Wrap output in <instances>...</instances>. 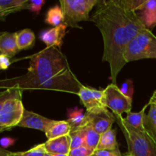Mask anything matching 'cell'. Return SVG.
<instances>
[{
	"instance_id": "cell-28",
	"label": "cell",
	"mask_w": 156,
	"mask_h": 156,
	"mask_svg": "<svg viewBox=\"0 0 156 156\" xmlns=\"http://www.w3.org/2000/svg\"><path fill=\"white\" fill-rule=\"evenodd\" d=\"M94 151L84 146L76 148L70 150L68 156H91Z\"/></svg>"
},
{
	"instance_id": "cell-4",
	"label": "cell",
	"mask_w": 156,
	"mask_h": 156,
	"mask_svg": "<svg viewBox=\"0 0 156 156\" xmlns=\"http://www.w3.org/2000/svg\"><path fill=\"white\" fill-rule=\"evenodd\" d=\"M126 62L156 59V36L149 29L142 30L129 42L123 54Z\"/></svg>"
},
{
	"instance_id": "cell-20",
	"label": "cell",
	"mask_w": 156,
	"mask_h": 156,
	"mask_svg": "<svg viewBox=\"0 0 156 156\" xmlns=\"http://www.w3.org/2000/svg\"><path fill=\"white\" fill-rule=\"evenodd\" d=\"M67 121L71 126V130L83 128L88 125L85 113L84 114L82 110H72L69 112V118Z\"/></svg>"
},
{
	"instance_id": "cell-21",
	"label": "cell",
	"mask_w": 156,
	"mask_h": 156,
	"mask_svg": "<svg viewBox=\"0 0 156 156\" xmlns=\"http://www.w3.org/2000/svg\"><path fill=\"white\" fill-rule=\"evenodd\" d=\"M45 22L54 27H57L63 24L64 15L61 7L56 5L53 8H50L47 12Z\"/></svg>"
},
{
	"instance_id": "cell-6",
	"label": "cell",
	"mask_w": 156,
	"mask_h": 156,
	"mask_svg": "<svg viewBox=\"0 0 156 156\" xmlns=\"http://www.w3.org/2000/svg\"><path fill=\"white\" fill-rule=\"evenodd\" d=\"M22 92L8 99L0 111V131L18 126L25 108L21 101Z\"/></svg>"
},
{
	"instance_id": "cell-35",
	"label": "cell",
	"mask_w": 156,
	"mask_h": 156,
	"mask_svg": "<svg viewBox=\"0 0 156 156\" xmlns=\"http://www.w3.org/2000/svg\"><path fill=\"white\" fill-rule=\"evenodd\" d=\"M149 101L152 102V103L155 104V105H156V92H155V91L153 93V94H152V97H151V98H150V100H149Z\"/></svg>"
},
{
	"instance_id": "cell-41",
	"label": "cell",
	"mask_w": 156,
	"mask_h": 156,
	"mask_svg": "<svg viewBox=\"0 0 156 156\" xmlns=\"http://www.w3.org/2000/svg\"><path fill=\"white\" fill-rule=\"evenodd\" d=\"M155 92H156V91H155Z\"/></svg>"
},
{
	"instance_id": "cell-5",
	"label": "cell",
	"mask_w": 156,
	"mask_h": 156,
	"mask_svg": "<svg viewBox=\"0 0 156 156\" xmlns=\"http://www.w3.org/2000/svg\"><path fill=\"white\" fill-rule=\"evenodd\" d=\"M99 0H60L59 4L64 15V24L80 27L79 21H91L89 14Z\"/></svg>"
},
{
	"instance_id": "cell-16",
	"label": "cell",
	"mask_w": 156,
	"mask_h": 156,
	"mask_svg": "<svg viewBox=\"0 0 156 156\" xmlns=\"http://www.w3.org/2000/svg\"><path fill=\"white\" fill-rule=\"evenodd\" d=\"M71 132V126L69 124L67 120H60L54 122L53 125L49 128L48 130L45 133L46 136L48 140L58 138L69 135Z\"/></svg>"
},
{
	"instance_id": "cell-22",
	"label": "cell",
	"mask_w": 156,
	"mask_h": 156,
	"mask_svg": "<svg viewBox=\"0 0 156 156\" xmlns=\"http://www.w3.org/2000/svg\"><path fill=\"white\" fill-rule=\"evenodd\" d=\"M150 106L149 112L145 115L144 126L145 129L156 137V105L149 101Z\"/></svg>"
},
{
	"instance_id": "cell-33",
	"label": "cell",
	"mask_w": 156,
	"mask_h": 156,
	"mask_svg": "<svg viewBox=\"0 0 156 156\" xmlns=\"http://www.w3.org/2000/svg\"><path fill=\"white\" fill-rule=\"evenodd\" d=\"M15 140L14 139L10 138V137H3L0 140V145L2 149H5V148H8L12 146L15 143Z\"/></svg>"
},
{
	"instance_id": "cell-1",
	"label": "cell",
	"mask_w": 156,
	"mask_h": 156,
	"mask_svg": "<svg viewBox=\"0 0 156 156\" xmlns=\"http://www.w3.org/2000/svg\"><path fill=\"white\" fill-rule=\"evenodd\" d=\"M91 21L100 30L104 41L102 60L108 62L112 83L126 64L123 54L131 41L146 28L138 14L124 0H99Z\"/></svg>"
},
{
	"instance_id": "cell-23",
	"label": "cell",
	"mask_w": 156,
	"mask_h": 156,
	"mask_svg": "<svg viewBox=\"0 0 156 156\" xmlns=\"http://www.w3.org/2000/svg\"><path fill=\"white\" fill-rule=\"evenodd\" d=\"M100 136L101 134L94 130L91 126L87 125L85 128V138H84L85 147L93 151L95 150L98 144Z\"/></svg>"
},
{
	"instance_id": "cell-12",
	"label": "cell",
	"mask_w": 156,
	"mask_h": 156,
	"mask_svg": "<svg viewBox=\"0 0 156 156\" xmlns=\"http://www.w3.org/2000/svg\"><path fill=\"white\" fill-rule=\"evenodd\" d=\"M46 152L49 154H66L71 150V139L69 135L48 140L44 143Z\"/></svg>"
},
{
	"instance_id": "cell-43",
	"label": "cell",
	"mask_w": 156,
	"mask_h": 156,
	"mask_svg": "<svg viewBox=\"0 0 156 156\" xmlns=\"http://www.w3.org/2000/svg\"><path fill=\"white\" fill-rule=\"evenodd\" d=\"M0 34H1V33H0Z\"/></svg>"
},
{
	"instance_id": "cell-31",
	"label": "cell",
	"mask_w": 156,
	"mask_h": 156,
	"mask_svg": "<svg viewBox=\"0 0 156 156\" xmlns=\"http://www.w3.org/2000/svg\"><path fill=\"white\" fill-rule=\"evenodd\" d=\"M146 0H124L125 4L129 9L136 12L143 5Z\"/></svg>"
},
{
	"instance_id": "cell-38",
	"label": "cell",
	"mask_w": 156,
	"mask_h": 156,
	"mask_svg": "<svg viewBox=\"0 0 156 156\" xmlns=\"http://www.w3.org/2000/svg\"><path fill=\"white\" fill-rule=\"evenodd\" d=\"M2 19H3V18H2V17H1V15H0V20H2Z\"/></svg>"
},
{
	"instance_id": "cell-37",
	"label": "cell",
	"mask_w": 156,
	"mask_h": 156,
	"mask_svg": "<svg viewBox=\"0 0 156 156\" xmlns=\"http://www.w3.org/2000/svg\"><path fill=\"white\" fill-rule=\"evenodd\" d=\"M44 156H51V155H50V154H49V153H47H47H46V155Z\"/></svg>"
},
{
	"instance_id": "cell-17",
	"label": "cell",
	"mask_w": 156,
	"mask_h": 156,
	"mask_svg": "<svg viewBox=\"0 0 156 156\" xmlns=\"http://www.w3.org/2000/svg\"><path fill=\"white\" fill-rule=\"evenodd\" d=\"M118 148L117 142L116 129L111 128L109 130L101 134L100 140L95 150H105V149H115Z\"/></svg>"
},
{
	"instance_id": "cell-7",
	"label": "cell",
	"mask_w": 156,
	"mask_h": 156,
	"mask_svg": "<svg viewBox=\"0 0 156 156\" xmlns=\"http://www.w3.org/2000/svg\"><path fill=\"white\" fill-rule=\"evenodd\" d=\"M103 91L104 106L111 109L116 117H122L123 113L127 114L131 112L132 98L125 96L117 84H110Z\"/></svg>"
},
{
	"instance_id": "cell-15",
	"label": "cell",
	"mask_w": 156,
	"mask_h": 156,
	"mask_svg": "<svg viewBox=\"0 0 156 156\" xmlns=\"http://www.w3.org/2000/svg\"><path fill=\"white\" fill-rule=\"evenodd\" d=\"M28 0H0V15L4 19L5 17L12 13L27 9Z\"/></svg>"
},
{
	"instance_id": "cell-18",
	"label": "cell",
	"mask_w": 156,
	"mask_h": 156,
	"mask_svg": "<svg viewBox=\"0 0 156 156\" xmlns=\"http://www.w3.org/2000/svg\"><path fill=\"white\" fill-rule=\"evenodd\" d=\"M35 35L30 29H24L17 32V44L19 50H27L34 45Z\"/></svg>"
},
{
	"instance_id": "cell-29",
	"label": "cell",
	"mask_w": 156,
	"mask_h": 156,
	"mask_svg": "<svg viewBox=\"0 0 156 156\" xmlns=\"http://www.w3.org/2000/svg\"><path fill=\"white\" fill-rule=\"evenodd\" d=\"M120 89L125 96L129 98H132L134 91L133 82L130 79H127L126 82H123Z\"/></svg>"
},
{
	"instance_id": "cell-11",
	"label": "cell",
	"mask_w": 156,
	"mask_h": 156,
	"mask_svg": "<svg viewBox=\"0 0 156 156\" xmlns=\"http://www.w3.org/2000/svg\"><path fill=\"white\" fill-rule=\"evenodd\" d=\"M67 27L68 25L63 23L57 27L44 30L40 35V39L46 44L47 47H61Z\"/></svg>"
},
{
	"instance_id": "cell-34",
	"label": "cell",
	"mask_w": 156,
	"mask_h": 156,
	"mask_svg": "<svg viewBox=\"0 0 156 156\" xmlns=\"http://www.w3.org/2000/svg\"><path fill=\"white\" fill-rule=\"evenodd\" d=\"M10 152L9 151H6L5 149H2V147H0V156H11Z\"/></svg>"
},
{
	"instance_id": "cell-9",
	"label": "cell",
	"mask_w": 156,
	"mask_h": 156,
	"mask_svg": "<svg viewBox=\"0 0 156 156\" xmlns=\"http://www.w3.org/2000/svg\"><path fill=\"white\" fill-rule=\"evenodd\" d=\"M55 121L56 120L46 118L40 114L25 109L22 119L17 126L37 129V130L46 133L48 130L49 128L54 123Z\"/></svg>"
},
{
	"instance_id": "cell-8",
	"label": "cell",
	"mask_w": 156,
	"mask_h": 156,
	"mask_svg": "<svg viewBox=\"0 0 156 156\" xmlns=\"http://www.w3.org/2000/svg\"><path fill=\"white\" fill-rule=\"evenodd\" d=\"M87 123L91 126L99 134L104 133L112 127V125L116 122V117L113 113H111L108 108H97L95 110L85 112Z\"/></svg>"
},
{
	"instance_id": "cell-25",
	"label": "cell",
	"mask_w": 156,
	"mask_h": 156,
	"mask_svg": "<svg viewBox=\"0 0 156 156\" xmlns=\"http://www.w3.org/2000/svg\"><path fill=\"white\" fill-rule=\"evenodd\" d=\"M47 153L46 149L44 148V143L43 144L37 145L34 146L32 149L25 152H10L11 156H44Z\"/></svg>"
},
{
	"instance_id": "cell-19",
	"label": "cell",
	"mask_w": 156,
	"mask_h": 156,
	"mask_svg": "<svg viewBox=\"0 0 156 156\" xmlns=\"http://www.w3.org/2000/svg\"><path fill=\"white\" fill-rule=\"evenodd\" d=\"M149 106V103L146 105H145L144 108L142 109L141 111L138 113H133L130 112L126 114V117H125L124 120L129 125L133 126V128L140 130H143L145 129L144 126V119H145V111L147 107Z\"/></svg>"
},
{
	"instance_id": "cell-30",
	"label": "cell",
	"mask_w": 156,
	"mask_h": 156,
	"mask_svg": "<svg viewBox=\"0 0 156 156\" xmlns=\"http://www.w3.org/2000/svg\"><path fill=\"white\" fill-rule=\"evenodd\" d=\"M91 156H122L119 148L115 149H105V150H94Z\"/></svg>"
},
{
	"instance_id": "cell-26",
	"label": "cell",
	"mask_w": 156,
	"mask_h": 156,
	"mask_svg": "<svg viewBox=\"0 0 156 156\" xmlns=\"http://www.w3.org/2000/svg\"><path fill=\"white\" fill-rule=\"evenodd\" d=\"M20 92H23V91L18 88H7V89H3L0 91V111L8 99L16 95Z\"/></svg>"
},
{
	"instance_id": "cell-42",
	"label": "cell",
	"mask_w": 156,
	"mask_h": 156,
	"mask_svg": "<svg viewBox=\"0 0 156 156\" xmlns=\"http://www.w3.org/2000/svg\"><path fill=\"white\" fill-rule=\"evenodd\" d=\"M0 132H1V131H0Z\"/></svg>"
},
{
	"instance_id": "cell-40",
	"label": "cell",
	"mask_w": 156,
	"mask_h": 156,
	"mask_svg": "<svg viewBox=\"0 0 156 156\" xmlns=\"http://www.w3.org/2000/svg\"><path fill=\"white\" fill-rule=\"evenodd\" d=\"M0 54H1V53H0Z\"/></svg>"
},
{
	"instance_id": "cell-27",
	"label": "cell",
	"mask_w": 156,
	"mask_h": 156,
	"mask_svg": "<svg viewBox=\"0 0 156 156\" xmlns=\"http://www.w3.org/2000/svg\"><path fill=\"white\" fill-rule=\"evenodd\" d=\"M44 4V0H28L27 3V9L38 15Z\"/></svg>"
},
{
	"instance_id": "cell-32",
	"label": "cell",
	"mask_w": 156,
	"mask_h": 156,
	"mask_svg": "<svg viewBox=\"0 0 156 156\" xmlns=\"http://www.w3.org/2000/svg\"><path fill=\"white\" fill-rule=\"evenodd\" d=\"M10 58L6 56L5 55L0 54V70H5L9 69L11 65Z\"/></svg>"
},
{
	"instance_id": "cell-24",
	"label": "cell",
	"mask_w": 156,
	"mask_h": 156,
	"mask_svg": "<svg viewBox=\"0 0 156 156\" xmlns=\"http://www.w3.org/2000/svg\"><path fill=\"white\" fill-rule=\"evenodd\" d=\"M85 127L80 129L71 130L69 136L71 139V149H76L85 146L84 138H85Z\"/></svg>"
},
{
	"instance_id": "cell-13",
	"label": "cell",
	"mask_w": 156,
	"mask_h": 156,
	"mask_svg": "<svg viewBox=\"0 0 156 156\" xmlns=\"http://www.w3.org/2000/svg\"><path fill=\"white\" fill-rule=\"evenodd\" d=\"M17 44V32H3L0 34V53L12 58L19 52Z\"/></svg>"
},
{
	"instance_id": "cell-36",
	"label": "cell",
	"mask_w": 156,
	"mask_h": 156,
	"mask_svg": "<svg viewBox=\"0 0 156 156\" xmlns=\"http://www.w3.org/2000/svg\"><path fill=\"white\" fill-rule=\"evenodd\" d=\"M51 156H68L66 154H51Z\"/></svg>"
},
{
	"instance_id": "cell-14",
	"label": "cell",
	"mask_w": 156,
	"mask_h": 156,
	"mask_svg": "<svg viewBox=\"0 0 156 156\" xmlns=\"http://www.w3.org/2000/svg\"><path fill=\"white\" fill-rule=\"evenodd\" d=\"M139 11L138 15L146 28L151 30L156 26V0H146Z\"/></svg>"
},
{
	"instance_id": "cell-39",
	"label": "cell",
	"mask_w": 156,
	"mask_h": 156,
	"mask_svg": "<svg viewBox=\"0 0 156 156\" xmlns=\"http://www.w3.org/2000/svg\"><path fill=\"white\" fill-rule=\"evenodd\" d=\"M126 156H133V155H129V154H128V155H126Z\"/></svg>"
},
{
	"instance_id": "cell-10",
	"label": "cell",
	"mask_w": 156,
	"mask_h": 156,
	"mask_svg": "<svg viewBox=\"0 0 156 156\" xmlns=\"http://www.w3.org/2000/svg\"><path fill=\"white\" fill-rule=\"evenodd\" d=\"M78 95L87 112L105 107L103 105V91L83 85Z\"/></svg>"
},
{
	"instance_id": "cell-3",
	"label": "cell",
	"mask_w": 156,
	"mask_h": 156,
	"mask_svg": "<svg viewBox=\"0 0 156 156\" xmlns=\"http://www.w3.org/2000/svg\"><path fill=\"white\" fill-rule=\"evenodd\" d=\"M116 122L126 139L129 155L156 156V137L146 129L140 130L129 126L122 117H116Z\"/></svg>"
},
{
	"instance_id": "cell-2",
	"label": "cell",
	"mask_w": 156,
	"mask_h": 156,
	"mask_svg": "<svg viewBox=\"0 0 156 156\" xmlns=\"http://www.w3.org/2000/svg\"><path fill=\"white\" fill-rule=\"evenodd\" d=\"M27 73L24 76L0 80V89L31 90L37 84L71 71L67 58L57 47H46L30 56Z\"/></svg>"
}]
</instances>
